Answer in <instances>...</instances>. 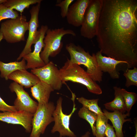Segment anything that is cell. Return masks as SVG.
Returning a JSON list of instances; mask_svg holds the SVG:
<instances>
[{
    "label": "cell",
    "mask_w": 137,
    "mask_h": 137,
    "mask_svg": "<svg viewBox=\"0 0 137 137\" xmlns=\"http://www.w3.org/2000/svg\"><path fill=\"white\" fill-rule=\"evenodd\" d=\"M97 40L102 54L137 65V1L102 0Z\"/></svg>",
    "instance_id": "1"
},
{
    "label": "cell",
    "mask_w": 137,
    "mask_h": 137,
    "mask_svg": "<svg viewBox=\"0 0 137 137\" xmlns=\"http://www.w3.org/2000/svg\"><path fill=\"white\" fill-rule=\"evenodd\" d=\"M65 48L70 55L69 59L71 62L86 67L87 73L94 81H102L103 72L98 66L95 54L93 53L91 56L81 47L73 43L66 44Z\"/></svg>",
    "instance_id": "2"
},
{
    "label": "cell",
    "mask_w": 137,
    "mask_h": 137,
    "mask_svg": "<svg viewBox=\"0 0 137 137\" xmlns=\"http://www.w3.org/2000/svg\"><path fill=\"white\" fill-rule=\"evenodd\" d=\"M59 70L63 83L68 81L79 83L86 87L91 93L97 95L102 94L100 86L91 78L86 72L79 65L71 62L68 59Z\"/></svg>",
    "instance_id": "3"
},
{
    "label": "cell",
    "mask_w": 137,
    "mask_h": 137,
    "mask_svg": "<svg viewBox=\"0 0 137 137\" xmlns=\"http://www.w3.org/2000/svg\"><path fill=\"white\" fill-rule=\"evenodd\" d=\"M43 40L45 46L40 56L45 64L49 62V57H54L60 52L63 46L61 41L65 35L76 36L75 33L70 29H65L63 27L51 29H48Z\"/></svg>",
    "instance_id": "4"
},
{
    "label": "cell",
    "mask_w": 137,
    "mask_h": 137,
    "mask_svg": "<svg viewBox=\"0 0 137 137\" xmlns=\"http://www.w3.org/2000/svg\"><path fill=\"white\" fill-rule=\"evenodd\" d=\"M28 26L26 17L21 14L16 18L8 19L2 22L0 31L3 39L7 42L14 43L25 40V34L28 30Z\"/></svg>",
    "instance_id": "5"
},
{
    "label": "cell",
    "mask_w": 137,
    "mask_h": 137,
    "mask_svg": "<svg viewBox=\"0 0 137 137\" xmlns=\"http://www.w3.org/2000/svg\"><path fill=\"white\" fill-rule=\"evenodd\" d=\"M102 4V0H90L81 26L82 36L90 39L96 36Z\"/></svg>",
    "instance_id": "6"
},
{
    "label": "cell",
    "mask_w": 137,
    "mask_h": 137,
    "mask_svg": "<svg viewBox=\"0 0 137 137\" xmlns=\"http://www.w3.org/2000/svg\"><path fill=\"white\" fill-rule=\"evenodd\" d=\"M72 99L73 102V106L71 113L68 115L64 114L62 110V98L60 97L57 102L53 114L54 125L51 130L53 133L58 132L59 133V137L67 136L69 137H76V136L70 128V118L77 108L75 107V96L72 94Z\"/></svg>",
    "instance_id": "7"
},
{
    "label": "cell",
    "mask_w": 137,
    "mask_h": 137,
    "mask_svg": "<svg viewBox=\"0 0 137 137\" xmlns=\"http://www.w3.org/2000/svg\"><path fill=\"white\" fill-rule=\"evenodd\" d=\"M54 103L49 102L45 104H39L32 119V128L30 137H35L43 134L47 126L54 122L52 115L55 108Z\"/></svg>",
    "instance_id": "8"
},
{
    "label": "cell",
    "mask_w": 137,
    "mask_h": 137,
    "mask_svg": "<svg viewBox=\"0 0 137 137\" xmlns=\"http://www.w3.org/2000/svg\"><path fill=\"white\" fill-rule=\"evenodd\" d=\"M31 73L41 81L50 85L54 90H60L63 84L59 69L52 61L44 66L31 70Z\"/></svg>",
    "instance_id": "9"
},
{
    "label": "cell",
    "mask_w": 137,
    "mask_h": 137,
    "mask_svg": "<svg viewBox=\"0 0 137 137\" xmlns=\"http://www.w3.org/2000/svg\"><path fill=\"white\" fill-rule=\"evenodd\" d=\"M41 3L33 6L30 10V19L29 22L28 35L25 47L18 58L20 60L25 55L31 52V46L38 40L40 34L39 30L37 29L39 26V14Z\"/></svg>",
    "instance_id": "10"
},
{
    "label": "cell",
    "mask_w": 137,
    "mask_h": 137,
    "mask_svg": "<svg viewBox=\"0 0 137 137\" xmlns=\"http://www.w3.org/2000/svg\"><path fill=\"white\" fill-rule=\"evenodd\" d=\"M12 92L16 93L17 97L14 102V106L17 111H25L34 114L38 107V104L33 100L23 87L14 81L9 86Z\"/></svg>",
    "instance_id": "11"
},
{
    "label": "cell",
    "mask_w": 137,
    "mask_h": 137,
    "mask_svg": "<svg viewBox=\"0 0 137 137\" xmlns=\"http://www.w3.org/2000/svg\"><path fill=\"white\" fill-rule=\"evenodd\" d=\"M48 29L47 25H42L41 26L39 29L40 32L39 38L35 44L33 51L26 55L23 58L27 62L26 66V70L40 68L45 65L41 58L40 54L42 48L45 46L43 40Z\"/></svg>",
    "instance_id": "12"
},
{
    "label": "cell",
    "mask_w": 137,
    "mask_h": 137,
    "mask_svg": "<svg viewBox=\"0 0 137 137\" xmlns=\"http://www.w3.org/2000/svg\"><path fill=\"white\" fill-rule=\"evenodd\" d=\"M33 114L25 111L0 112V121L8 124L21 125L27 132L31 131Z\"/></svg>",
    "instance_id": "13"
},
{
    "label": "cell",
    "mask_w": 137,
    "mask_h": 137,
    "mask_svg": "<svg viewBox=\"0 0 137 137\" xmlns=\"http://www.w3.org/2000/svg\"><path fill=\"white\" fill-rule=\"evenodd\" d=\"M90 0H77L69 7L66 16L68 23L74 26H81Z\"/></svg>",
    "instance_id": "14"
},
{
    "label": "cell",
    "mask_w": 137,
    "mask_h": 137,
    "mask_svg": "<svg viewBox=\"0 0 137 137\" xmlns=\"http://www.w3.org/2000/svg\"><path fill=\"white\" fill-rule=\"evenodd\" d=\"M95 55L97 63L101 71L108 73L112 79L119 78L120 73L116 70V66L120 63H126L110 57L104 56L100 51H98Z\"/></svg>",
    "instance_id": "15"
},
{
    "label": "cell",
    "mask_w": 137,
    "mask_h": 137,
    "mask_svg": "<svg viewBox=\"0 0 137 137\" xmlns=\"http://www.w3.org/2000/svg\"><path fill=\"white\" fill-rule=\"evenodd\" d=\"M8 79L26 88L32 87L40 81L36 76L26 70H18L13 72L9 76Z\"/></svg>",
    "instance_id": "16"
},
{
    "label": "cell",
    "mask_w": 137,
    "mask_h": 137,
    "mask_svg": "<svg viewBox=\"0 0 137 137\" xmlns=\"http://www.w3.org/2000/svg\"><path fill=\"white\" fill-rule=\"evenodd\" d=\"M54 91L50 85L40 81L31 87L30 90L32 96L41 104L49 102L50 93Z\"/></svg>",
    "instance_id": "17"
},
{
    "label": "cell",
    "mask_w": 137,
    "mask_h": 137,
    "mask_svg": "<svg viewBox=\"0 0 137 137\" xmlns=\"http://www.w3.org/2000/svg\"><path fill=\"white\" fill-rule=\"evenodd\" d=\"M102 112L104 115L112 123L117 137H124L122 131L123 125L125 122L131 121V119L127 118L128 115L118 111L109 112L105 109L103 110Z\"/></svg>",
    "instance_id": "18"
},
{
    "label": "cell",
    "mask_w": 137,
    "mask_h": 137,
    "mask_svg": "<svg viewBox=\"0 0 137 137\" xmlns=\"http://www.w3.org/2000/svg\"><path fill=\"white\" fill-rule=\"evenodd\" d=\"M26 61L23 58L19 62L5 63L0 61V76L7 80L9 76L13 72L18 70H26Z\"/></svg>",
    "instance_id": "19"
},
{
    "label": "cell",
    "mask_w": 137,
    "mask_h": 137,
    "mask_svg": "<svg viewBox=\"0 0 137 137\" xmlns=\"http://www.w3.org/2000/svg\"><path fill=\"white\" fill-rule=\"evenodd\" d=\"M115 98L112 101L104 104L106 109L113 111H118L123 114L126 112L124 99L121 92V88L115 86L113 87Z\"/></svg>",
    "instance_id": "20"
},
{
    "label": "cell",
    "mask_w": 137,
    "mask_h": 137,
    "mask_svg": "<svg viewBox=\"0 0 137 137\" xmlns=\"http://www.w3.org/2000/svg\"><path fill=\"white\" fill-rule=\"evenodd\" d=\"M42 0H8L3 4L10 9L19 12L21 14L24 10L36 4L41 3Z\"/></svg>",
    "instance_id": "21"
},
{
    "label": "cell",
    "mask_w": 137,
    "mask_h": 137,
    "mask_svg": "<svg viewBox=\"0 0 137 137\" xmlns=\"http://www.w3.org/2000/svg\"><path fill=\"white\" fill-rule=\"evenodd\" d=\"M78 115L80 118L87 121L90 125L93 134L96 136V123L97 115L94 112L83 106L78 111Z\"/></svg>",
    "instance_id": "22"
},
{
    "label": "cell",
    "mask_w": 137,
    "mask_h": 137,
    "mask_svg": "<svg viewBox=\"0 0 137 137\" xmlns=\"http://www.w3.org/2000/svg\"><path fill=\"white\" fill-rule=\"evenodd\" d=\"M78 101L90 110L97 115H104L103 113L98 105V99H89L83 97L77 98Z\"/></svg>",
    "instance_id": "23"
},
{
    "label": "cell",
    "mask_w": 137,
    "mask_h": 137,
    "mask_svg": "<svg viewBox=\"0 0 137 137\" xmlns=\"http://www.w3.org/2000/svg\"><path fill=\"white\" fill-rule=\"evenodd\" d=\"M121 92L123 98L126 114L128 116L133 105L135 103L137 99V95L134 92H129L124 89H121Z\"/></svg>",
    "instance_id": "24"
},
{
    "label": "cell",
    "mask_w": 137,
    "mask_h": 137,
    "mask_svg": "<svg viewBox=\"0 0 137 137\" xmlns=\"http://www.w3.org/2000/svg\"><path fill=\"white\" fill-rule=\"evenodd\" d=\"M104 115H97L96 123V137H104L108 121Z\"/></svg>",
    "instance_id": "25"
},
{
    "label": "cell",
    "mask_w": 137,
    "mask_h": 137,
    "mask_svg": "<svg viewBox=\"0 0 137 137\" xmlns=\"http://www.w3.org/2000/svg\"><path fill=\"white\" fill-rule=\"evenodd\" d=\"M123 75L126 79L125 86L128 87L131 85L137 86V68L134 67L132 69L127 68Z\"/></svg>",
    "instance_id": "26"
},
{
    "label": "cell",
    "mask_w": 137,
    "mask_h": 137,
    "mask_svg": "<svg viewBox=\"0 0 137 137\" xmlns=\"http://www.w3.org/2000/svg\"><path fill=\"white\" fill-rule=\"evenodd\" d=\"M19 16L17 11L10 9L3 4H0V23L3 20L15 19Z\"/></svg>",
    "instance_id": "27"
},
{
    "label": "cell",
    "mask_w": 137,
    "mask_h": 137,
    "mask_svg": "<svg viewBox=\"0 0 137 137\" xmlns=\"http://www.w3.org/2000/svg\"><path fill=\"white\" fill-rule=\"evenodd\" d=\"M74 0H64L62 1L55 5L56 6L59 7L60 8L61 15L62 18L66 17L69 6Z\"/></svg>",
    "instance_id": "28"
},
{
    "label": "cell",
    "mask_w": 137,
    "mask_h": 137,
    "mask_svg": "<svg viewBox=\"0 0 137 137\" xmlns=\"http://www.w3.org/2000/svg\"><path fill=\"white\" fill-rule=\"evenodd\" d=\"M0 111L3 112H15L17 111L14 106H10L8 105L0 96Z\"/></svg>",
    "instance_id": "29"
},
{
    "label": "cell",
    "mask_w": 137,
    "mask_h": 137,
    "mask_svg": "<svg viewBox=\"0 0 137 137\" xmlns=\"http://www.w3.org/2000/svg\"><path fill=\"white\" fill-rule=\"evenodd\" d=\"M106 137H117L112 126L108 124L105 132Z\"/></svg>",
    "instance_id": "30"
},
{
    "label": "cell",
    "mask_w": 137,
    "mask_h": 137,
    "mask_svg": "<svg viewBox=\"0 0 137 137\" xmlns=\"http://www.w3.org/2000/svg\"><path fill=\"white\" fill-rule=\"evenodd\" d=\"M90 133L89 131H87L83 135H82L81 137H90Z\"/></svg>",
    "instance_id": "31"
},
{
    "label": "cell",
    "mask_w": 137,
    "mask_h": 137,
    "mask_svg": "<svg viewBox=\"0 0 137 137\" xmlns=\"http://www.w3.org/2000/svg\"><path fill=\"white\" fill-rule=\"evenodd\" d=\"M7 0H0V4H4L6 2Z\"/></svg>",
    "instance_id": "32"
},
{
    "label": "cell",
    "mask_w": 137,
    "mask_h": 137,
    "mask_svg": "<svg viewBox=\"0 0 137 137\" xmlns=\"http://www.w3.org/2000/svg\"><path fill=\"white\" fill-rule=\"evenodd\" d=\"M3 39V37L2 33L0 31V42Z\"/></svg>",
    "instance_id": "33"
},
{
    "label": "cell",
    "mask_w": 137,
    "mask_h": 137,
    "mask_svg": "<svg viewBox=\"0 0 137 137\" xmlns=\"http://www.w3.org/2000/svg\"><path fill=\"white\" fill-rule=\"evenodd\" d=\"M40 134H38L35 137H40Z\"/></svg>",
    "instance_id": "34"
}]
</instances>
